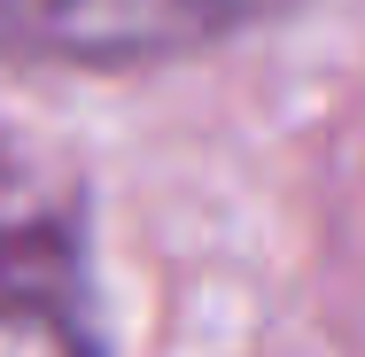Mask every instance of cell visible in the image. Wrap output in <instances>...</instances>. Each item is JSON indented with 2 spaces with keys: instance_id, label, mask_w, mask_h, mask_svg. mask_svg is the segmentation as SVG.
Returning a JSON list of instances; mask_svg holds the SVG:
<instances>
[{
  "instance_id": "6da1fadb",
  "label": "cell",
  "mask_w": 365,
  "mask_h": 357,
  "mask_svg": "<svg viewBox=\"0 0 365 357\" xmlns=\"http://www.w3.org/2000/svg\"><path fill=\"white\" fill-rule=\"evenodd\" d=\"M0 357H101L78 187L0 133Z\"/></svg>"
},
{
  "instance_id": "7a4b0ae2",
  "label": "cell",
  "mask_w": 365,
  "mask_h": 357,
  "mask_svg": "<svg viewBox=\"0 0 365 357\" xmlns=\"http://www.w3.org/2000/svg\"><path fill=\"white\" fill-rule=\"evenodd\" d=\"M288 0H0V55L16 63H163L218 47Z\"/></svg>"
}]
</instances>
